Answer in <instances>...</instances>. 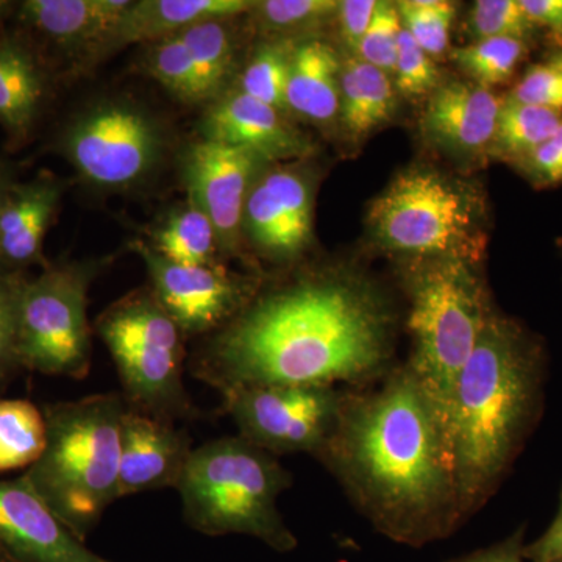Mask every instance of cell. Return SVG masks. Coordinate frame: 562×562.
<instances>
[{"label": "cell", "instance_id": "cell-1", "mask_svg": "<svg viewBox=\"0 0 562 562\" xmlns=\"http://www.w3.org/2000/svg\"><path fill=\"white\" fill-rule=\"evenodd\" d=\"M395 316L372 280L313 269L261 288L220 330L202 338L190 371L222 394L279 384H361L383 379Z\"/></svg>", "mask_w": 562, "mask_h": 562}, {"label": "cell", "instance_id": "cell-2", "mask_svg": "<svg viewBox=\"0 0 562 562\" xmlns=\"http://www.w3.org/2000/svg\"><path fill=\"white\" fill-rule=\"evenodd\" d=\"M317 460L391 541L424 547L462 525L449 435L406 364L373 390L342 392Z\"/></svg>", "mask_w": 562, "mask_h": 562}, {"label": "cell", "instance_id": "cell-3", "mask_svg": "<svg viewBox=\"0 0 562 562\" xmlns=\"http://www.w3.org/2000/svg\"><path fill=\"white\" fill-rule=\"evenodd\" d=\"M542 347L494 312L454 390L450 442L462 522L483 508L538 416Z\"/></svg>", "mask_w": 562, "mask_h": 562}, {"label": "cell", "instance_id": "cell-4", "mask_svg": "<svg viewBox=\"0 0 562 562\" xmlns=\"http://www.w3.org/2000/svg\"><path fill=\"white\" fill-rule=\"evenodd\" d=\"M128 405L120 392L43 408L46 449L25 483L80 541L120 498L121 428Z\"/></svg>", "mask_w": 562, "mask_h": 562}, {"label": "cell", "instance_id": "cell-5", "mask_svg": "<svg viewBox=\"0 0 562 562\" xmlns=\"http://www.w3.org/2000/svg\"><path fill=\"white\" fill-rule=\"evenodd\" d=\"M479 266L461 258H413L405 276L413 336L406 366L449 439L458 379L495 312Z\"/></svg>", "mask_w": 562, "mask_h": 562}, {"label": "cell", "instance_id": "cell-6", "mask_svg": "<svg viewBox=\"0 0 562 562\" xmlns=\"http://www.w3.org/2000/svg\"><path fill=\"white\" fill-rule=\"evenodd\" d=\"M291 483L276 454L238 435L192 450L177 491L192 530L249 536L288 553L297 539L281 517L279 497Z\"/></svg>", "mask_w": 562, "mask_h": 562}, {"label": "cell", "instance_id": "cell-7", "mask_svg": "<svg viewBox=\"0 0 562 562\" xmlns=\"http://www.w3.org/2000/svg\"><path fill=\"white\" fill-rule=\"evenodd\" d=\"M368 222L380 247L413 258L480 265L490 239L483 191L428 166L398 173L373 201Z\"/></svg>", "mask_w": 562, "mask_h": 562}, {"label": "cell", "instance_id": "cell-8", "mask_svg": "<svg viewBox=\"0 0 562 562\" xmlns=\"http://www.w3.org/2000/svg\"><path fill=\"white\" fill-rule=\"evenodd\" d=\"M128 408L171 422L198 416L183 382L184 336L150 286L128 292L98 316Z\"/></svg>", "mask_w": 562, "mask_h": 562}, {"label": "cell", "instance_id": "cell-9", "mask_svg": "<svg viewBox=\"0 0 562 562\" xmlns=\"http://www.w3.org/2000/svg\"><path fill=\"white\" fill-rule=\"evenodd\" d=\"M57 149L88 187L128 192L160 172L169 136L150 110L117 95L98 99L77 111L63 125Z\"/></svg>", "mask_w": 562, "mask_h": 562}, {"label": "cell", "instance_id": "cell-10", "mask_svg": "<svg viewBox=\"0 0 562 562\" xmlns=\"http://www.w3.org/2000/svg\"><path fill=\"white\" fill-rule=\"evenodd\" d=\"M102 261L49 265L25 280L18 321L20 368L81 380L91 369L88 292Z\"/></svg>", "mask_w": 562, "mask_h": 562}, {"label": "cell", "instance_id": "cell-11", "mask_svg": "<svg viewBox=\"0 0 562 562\" xmlns=\"http://www.w3.org/2000/svg\"><path fill=\"white\" fill-rule=\"evenodd\" d=\"M239 436L276 454L319 457L341 408L342 392L333 386L239 387L222 394Z\"/></svg>", "mask_w": 562, "mask_h": 562}, {"label": "cell", "instance_id": "cell-12", "mask_svg": "<svg viewBox=\"0 0 562 562\" xmlns=\"http://www.w3.org/2000/svg\"><path fill=\"white\" fill-rule=\"evenodd\" d=\"M316 188L308 161L268 162L247 198L243 243L276 265L301 260L313 244Z\"/></svg>", "mask_w": 562, "mask_h": 562}, {"label": "cell", "instance_id": "cell-13", "mask_svg": "<svg viewBox=\"0 0 562 562\" xmlns=\"http://www.w3.org/2000/svg\"><path fill=\"white\" fill-rule=\"evenodd\" d=\"M131 249L144 261L150 290L184 338H205L228 324L260 290V277L222 265L184 266L166 260L143 239Z\"/></svg>", "mask_w": 562, "mask_h": 562}, {"label": "cell", "instance_id": "cell-14", "mask_svg": "<svg viewBox=\"0 0 562 562\" xmlns=\"http://www.w3.org/2000/svg\"><path fill=\"white\" fill-rule=\"evenodd\" d=\"M266 165L254 151L201 136L181 154L187 199L213 224L222 257L241 254L244 209L254 181Z\"/></svg>", "mask_w": 562, "mask_h": 562}, {"label": "cell", "instance_id": "cell-15", "mask_svg": "<svg viewBox=\"0 0 562 562\" xmlns=\"http://www.w3.org/2000/svg\"><path fill=\"white\" fill-rule=\"evenodd\" d=\"M290 117L231 87L209 103L199 135L254 151L266 162L308 160L313 140Z\"/></svg>", "mask_w": 562, "mask_h": 562}, {"label": "cell", "instance_id": "cell-16", "mask_svg": "<svg viewBox=\"0 0 562 562\" xmlns=\"http://www.w3.org/2000/svg\"><path fill=\"white\" fill-rule=\"evenodd\" d=\"M502 102L494 90L473 81L441 83L422 113V136L454 160H487Z\"/></svg>", "mask_w": 562, "mask_h": 562}, {"label": "cell", "instance_id": "cell-17", "mask_svg": "<svg viewBox=\"0 0 562 562\" xmlns=\"http://www.w3.org/2000/svg\"><path fill=\"white\" fill-rule=\"evenodd\" d=\"M0 546L22 562H113L91 552L22 476L0 480Z\"/></svg>", "mask_w": 562, "mask_h": 562}, {"label": "cell", "instance_id": "cell-18", "mask_svg": "<svg viewBox=\"0 0 562 562\" xmlns=\"http://www.w3.org/2000/svg\"><path fill=\"white\" fill-rule=\"evenodd\" d=\"M132 0H25L16 20L55 49L76 58L81 69L98 61L103 43Z\"/></svg>", "mask_w": 562, "mask_h": 562}, {"label": "cell", "instance_id": "cell-19", "mask_svg": "<svg viewBox=\"0 0 562 562\" xmlns=\"http://www.w3.org/2000/svg\"><path fill=\"white\" fill-rule=\"evenodd\" d=\"M194 450L176 424L127 408L121 428L120 498L179 486Z\"/></svg>", "mask_w": 562, "mask_h": 562}, {"label": "cell", "instance_id": "cell-20", "mask_svg": "<svg viewBox=\"0 0 562 562\" xmlns=\"http://www.w3.org/2000/svg\"><path fill=\"white\" fill-rule=\"evenodd\" d=\"M66 187V180L50 172H41L24 183L11 181L0 205V273L49 266L44 260V239L57 217Z\"/></svg>", "mask_w": 562, "mask_h": 562}, {"label": "cell", "instance_id": "cell-21", "mask_svg": "<svg viewBox=\"0 0 562 562\" xmlns=\"http://www.w3.org/2000/svg\"><path fill=\"white\" fill-rule=\"evenodd\" d=\"M50 92V70L31 41L0 35V127L11 146L31 138Z\"/></svg>", "mask_w": 562, "mask_h": 562}, {"label": "cell", "instance_id": "cell-22", "mask_svg": "<svg viewBox=\"0 0 562 562\" xmlns=\"http://www.w3.org/2000/svg\"><path fill=\"white\" fill-rule=\"evenodd\" d=\"M249 0H132L131 7L110 33L98 63L131 44H150L214 18H239L251 9Z\"/></svg>", "mask_w": 562, "mask_h": 562}, {"label": "cell", "instance_id": "cell-23", "mask_svg": "<svg viewBox=\"0 0 562 562\" xmlns=\"http://www.w3.org/2000/svg\"><path fill=\"white\" fill-rule=\"evenodd\" d=\"M342 60L327 41H295L286 85L290 116L302 117L321 128L339 124Z\"/></svg>", "mask_w": 562, "mask_h": 562}, {"label": "cell", "instance_id": "cell-24", "mask_svg": "<svg viewBox=\"0 0 562 562\" xmlns=\"http://www.w3.org/2000/svg\"><path fill=\"white\" fill-rule=\"evenodd\" d=\"M397 91L383 70L350 57L342 61L339 125L353 140H362L394 120Z\"/></svg>", "mask_w": 562, "mask_h": 562}, {"label": "cell", "instance_id": "cell-25", "mask_svg": "<svg viewBox=\"0 0 562 562\" xmlns=\"http://www.w3.org/2000/svg\"><path fill=\"white\" fill-rule=\"evenodd\" d=\"M151 247L166 260L184 266L222 265L216 231L191 201L177 203L150 228Z\"/></svg>", "mask_w": 562, "mask_h": 562}, {"label": "cell", "instance_id": "cell-26", "mask_svg": "<svg viewBox=\"0 0 562 562\" xmlns=\"http://www.w3.org/2000/svg\"><path fill=\"white\" fill-rule=\"evenodd\" d=\"M238 18H214L195 22L180 32L190 52L202 103H211L231 90L236 72V33L233 21Z\"/></svg>", "mask_w": 562, "mask_h": 562}, {"label": "cell", "instance_id": "cell-27", "mask_svg": "<svg viewBox=\"0 0 562 562\" xmlns=\"http://www.w3.org/2000/svg\"><path fill=\"white\" fill-rule=\"evenodd\" d=\"M562 124V113L503 98L487 160L514 166L546 143Z\"/></svg>", "mask_w": 562, "mask_h": 562}, {"label": "cell", "instance_id": "cell-28", "mask_svg": "<svg viewBox=\"0 0 562 562\" xmlns=\"http://www.w3.org/2000/svg\"><path fill=\"white\" fill-rule=\"evenodd\" d=\"M46 441L43 409L24 398H0V472L31 469Z\"/></svg>", "mask_w": 562, "mask_h": 562}, {"label": "cell", "instance_id": "cell-29", "mask_svg": "<svg viewBox=\"0 0 562 562\" xmlns=\"http://www.w3.org/2000/svg\"><path fill=\"white\" fill-rule=\"evenodd\" d=\"M338 9L335 0H262L246 14L262 38L301 41L313 38Z\"/></svg>", "mask_w": 562, "mask_h": 562}, {"label": "cell", "instance_id": "cell-30", "mask_svg": "<svg viewBox=\"0 0 562 562\" xmlns=\"http://www.w3.org/2000/svg\"><path fill=\"white\" fill-rule=\"evenodd\" d=\"M295 41L262 38L238 76L236 90L288 114L286 85Z\"/></svg>", "mask_w": 562, "mask_h": 562}, {"label": "cell", "instance_id": "cell-31", "mask_svg": "<svg viewBox=\"0 0 562 562\" xmlns=\"http://www.w3.org/2000/svg\"><path fill=\"white\" fill-rule=\"evenodd\" d=\"M530 49L527 41L487 38L450 50V58L473 83L494 90L513 79Z\"/></svg>", "mask_w": 562, "mask_h": 562}, {"label": "cell", "instance_id": "cell-32", "mask_svg": "<svg viewBox=\"0 0 562 562\" xmlns=\"http://www.w3.org/2000/svg\"><path fill=\"white\" fill-rule=\"evenodd\" d=\"M138 69L183 103H202L190 52L180 33L146 44Z\"/></svg>", "mask_w": 562, "mask_h": 562}, {"label": "cell", "instance_id": "cell-33", "mask_svg": "<svg viewBox=\"0 0 562 562\" xmlns=\"http://www.w3.org/2000/svg\"><path fill=\"white\" fill-rule=\"evenodd\" d=\"M402 25L432 60L449 52L457 7L443 0H403L395 3Z\"/></svg>", "mask_w": 562, "mask_h": 562}, {"label": "cell", "instance_id": "cell-34", "mask_svg": "<svg viewBox=\"0 0 562 562\" xmlns=\"http://www.w3.org/2000/svg\"><path fill=\"white\" fill-rule=\"evenodd\" d=\"M465 27L475 41L516 38L532 46L541 36L519 0H479L469 11Z\"/></svg>", "mask_w": 562, "mask_h": 562}, {"label": "cell", "instance_id": "cell-35", "mask_svg": "<svg viewBox=\"0 0 562 562\" xmlns=\"http://www.w3.org/2000/svg\"><path fill=\"white\" fill-rule=\"evenodd\" d=\"M441 85L438 66L403 29L394 68L395 91L408 99L430 98Z\"/></svg>", "mask_w": 562, "mask_h": 562}, {"label": "cell", "instance_id": "cell-36", "mask_svg": "<svg viewBox=\"0 0 562 562\" xmlns=\"http://www.w3.org/2000/svg\"><path fill=\"white\" fill-rule=\"evenodd\" d=\"M403 31L401 14L392 2H379L369 31L357 52L360 60L375 66L387 76H394L398 38Z\"/></svg>", "mask_w": 562, "mask_h": 562}, {"label": "cell", "instance_id": "cell-37", "mask_svg": "<svg viewBox=\"0 0 562 562\" xmlns=\"http://www.w3.org/2000/svg\"><path fill=\"white\" fill-rule=\"evenodd\" d=\"M22 273H0V387L20 368L18 358V321H20V301Z\"/></svg>", "mask_w": 562, "mask_h": 562}, {"label": "cell", "instance_id": "cell-38", "mask_svg": "<svg viewBox=\"0 0 562 562\" xmlns=\"http://www.w3.org/2000/svg\"><path fill=\"white\" fill-rule=\"evenodd\" d=\"M506 98L562 113V72L549 61L530 65Z\"/></svg>", "mask_w": 562, "mask_h": 562}, {"label": "cell", "instance_id": "cell-39", "mask_svg": "<svg viewBox=\"0 0 562 562\" xmlns=\"http://www.w3.org/2000/svg\"><path fill=\"white\" fill-rule=\"evenodd\" d=\"M538 190L562 184V124L558 131L514 166Z\"/></svg>", "mask_w": 562, "mask_h": 562}, {"label": "cell", "instance_id": "cell-40", "mask_svg": "<svg viewBox=\"0 0 562 562\" xmlns=\"http://www.w3.org/2000/svg\"><path fill=\"white\" fill-rule=\"evenodd\" d=\"M376 0H344L339 2L338 18L339 32L347 50H350L351 57H357L362 38L369 31L373 14H375Z\"/></svg>", "mask_w": 562, "mask_h": 562}, {"label": "cell", "instance_id": "cell-41", "mask_svg": "<svg viewBox=\"0 0 562 562\" xmlns=\"http://www.w3.org/2000/svg\"><path fill=\"white\" fill-rule=\"evenodd\" d=\"M535 27L552 49L562 47V0H519Z\"/></svg>", "mask_w": 562, "mask_h": 562}, {"label": "cell", "instance_id": "cell-42", "mask_svg": "<svg viewBox=\"0 0 562 562\" xmlns=\"http://www.w3.org/2000/svg\"><path fill=\"white\" fill-rule=\"evenodd\" d=\"M524 530H519L505 541L446 562H524Z\"/></svg>", "mask_w": 562, "mask_h": 562}, {"label": "cell", "instance_id": "cell-43", "mask_svg": "<svg viewBox=\"0 0 562 562\" xmlns=\"http://www.w3.org/2000/svg\"><path fill=\"white\" fill-rule=\"evenodd\" d=\"M562 549V497L560 512L554 517L553 524L550 525L549 530L543 532L542 538L538 541L530 543V546L524 547L525 560L531 562H543L549 560L552 554L557 553L558 550Z\"/></svg>", "mask_w": 562, "mask_h": 562}, {"label": "cell", "instance_id": "cell-44", "mask_svg": "<svg viewBox=\"0 0 562 562\" xmlns=\"http://www.w3.org/2000/svg\"><path fill=\"white\" fill-rule=\"evenodd\" d=\"M18 3L7 2V0H0V32H2L3 22L9 20L11 14H16ZM3 35V33H0Z\"/></svg>", "mask_w": 562, "mask_h": 562}, {"label": "cell", "instance_id": "cell-45", "mask_svg": "<svg viewBox=\"0 0 562 562\" xmlns=\"http://www.w3.org/2000/svg\"><path fill=\"white\" fill-rule=\"evenodd\" d=\"M10 169L0 161V205H2L3 195H5L7 188L10 187L11 183Z\"/></svg>", "mask_w": 562, "mask_h": 562}, {"label": "cell", "instance_id": "cell-46", "mask_svg": "<svg viewBox=\"0 0 562 562\" xmlns=\"http://www.w3.org/2000/svg\"><path fill=\"white\" fill-rule=\"evenodd\" d=\"M546 61H549L550 65L557 66V68L562 72V47H560V49H552L549 57L546 58Z\"/></svg>", "mask_w": 562, "mask_h": 562}, {"label": "cell", "instance_id": "cell-47", "mask_svg": "<svg viewBox=\"0 0 562 562\" xmlns=\"http://www.w3.org/2000/svg\"><path fill=\"white\" fill-rule=\"evenodd\" d=\"M0 562H22L18 560V558H14L13 554L10 552H7L5 549H3L2 546H0Z\"/></svg>", "mask_w": 562, "mask_h": 562}, {"label": "cell", "instance_id": "cell-48", "mask_svg": "<svg viewBox=\"0 0 562 562\" xmlns=\"http://www.w3.org/2000/svg\"><path fill=\"white\" fill-rule=\"evenodd\" d=\"M543 562H562V549L558 550V552L552 554V557H550L549 560H546Z\"/></svg>", "mask_w": 562, "mask_h": 562}]
</instances>
